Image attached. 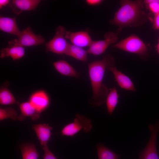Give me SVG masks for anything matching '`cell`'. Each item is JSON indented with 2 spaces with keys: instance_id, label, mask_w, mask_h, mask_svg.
I'll use <instances>...</instances> for the list:
<instances>
[{
  "instance_id": "8fae6325",
  "label": "cell",
  "mask_w": 159,
  "mask_h": 159,
  "mask_svg": "<svg viewBox=\"0 0 159 159\" xmlns=\"http://www.w3.org/2000/svg\"><path fill=\"white\" fill-rule=\"evenodd\" d=\"M40 1L39 0H13L10 1L9 4L13 12L19 14L24 11L34 9Z\"/></svg>"
},
{
  "instance_id": "83f0119b",
  "label": "cell",
  "mask_w": 159,
  "mask_h": 159,
  "mask_svg": "<svg viewBox=\"0 0 159 159\" xmlns=\"http://www.w3.org/2000/svg\"><path fill=\"white\" fill-rule=\"evenodd\" d=\"M10 1L9 0H0V9H1L4 6L9 4Z\"/></svg>"
},
{
  "instance_id": "484cf974",
  "label": "cell",
  "mask_w": 159,
  "mask_h": 159,
  "mask_svg": "<svg viewBox=\"0 0 159 159\" xmlns=\"http://www.w3.org/2000/svg\"><path fill=\"white\" fill-rule=\"evenodd\" d=\"M153 27L155 29L159 30V13L155 15L153 21Z\"/></svg>"
},
{
  "instance_id": "603a6c76",
  "label": "cell",
  "mask_w": 159,
  "mask_h": 159,
  "mask_svg": "<svg viewBox=\"0 0 159 159\" xmlns=\"http://www.w3.org/2000/svg\"><path fill=\"white\" fill-rule=\"evenodd\" d=\"M17 113L16 111L11 107L0 108V120L10 118L14 120H17Z\"/></svg>"
},
{
  "instance_id": "7a4b0ae2",
  "label": "cell",
  "mask_w": 159,
  "mask_h": 159,
  "mask_svg": "<svg viewBox=\"0 0 159 159\" xmlns=\"http://www.w3.org/2000/svg\"><path fill=\"white\" fill-rule=\"evenodd\" d=\"M143 1L122 0L121 6L110 23L119 27V30L127 26H137L144 22Z\"/></svg>"
},
{
  "instance_id": "ac0fdd59",
  "label": "cell",
  "mask_w": 159,
  "mask_h": 159,
  "mask_svg": "<svg viewBox=\"0 0 159 159\" xmlns=\"http://www.w3.org/2000/svg\"><path fill=\"white\" fill-rule=\"evenodd\" d=\"M87 50L83 48L69 43L65 54L83 62L88 60Z\"/></svg>"
},
{
  "instance_id": "7402d4cb",
  "label": "cell",
  "mask_w": 159,
  "mask_h": 159,
  "mask_svg": "<svg viewBox=\"0 0 159 159\" xmlns=\"http://www.w3.org/2000/svg\"><path fill=\"white\" fill-rule=\"evenodd\" d=\"M0 104L3 105L18 104L13 95L6 87L1 88L0 90Z\"/></svg>"
},
{
  "instance_id": "4fadbf2b",
  "label": "cell",
  "mask_w": 159,
  "mask_h": 159,
  "mask_svg": "<svg viewBox=\"0 0 159 159\" xmlns=\"http://www.w3.org/2000/svg\"><path fill=\"white\" fill-rule=\"evenodd\" d=\"M110 71L112 73L115 79L121 88L130 91L136 90L134 84L130 78L117 70L116 67L114 66L112 67Z\"/></svg>"
},
{
  "instance_id": "44dd1931",
  "label": "cell",
  "mask_w": 159,
  "mask_h": 159,
  "mask_svg": "<svg viewBox=\"0 0 159 159\" xmlns=\"http://www.w3.org/2000/svg\"><path fill=\"white\" fill-rule=\"evenodd\" d=\"M98 159H118L119 155L100 143L96 145Z\"/></svg>"
},
{
  "instance_id": "d6986e66",
  "label": "cell",
  "mask_w": 159,
  "mask_h": 159,
  "mask_svg": "<svg viewBox=\"0 0 159 159\" xmlns=\"http://www.w3.org/2000/svg\"><path fill=\"white\" fill-rule=\"evenodd\" d=\"M119 95L116 88L109 90L106 102L108 114L111 115L118 103Z\"/></svg>"
},
{
  "instance_id": "52a82bcc",
  "label": "cell",
  "mask_w": 159,
  "mask_h": 159,
  "mask_svg": "<svg viewBox=\"0 0 159 159\" xmlns=\"http://www.w3.org/2000/svg\"><path fill=\"white\" fill-rule=\"evenodd\" d=\"M102 40L93 41L87 50L88 54L98 55L103 53L112 44L116 42L118 39L117 35L112 32L105 34Z\"/></svg>"
},
{
  "instance_id": "277c9868",
  "label": "cell",
  "mask_w": 159,
  "mask_h": 159,
  "mask_svg": "<svg viewBox=\"0 0 159 159\" xmlns=\"http://www.w3.org/2000/svg\"><path fill=\"white\" fill-rule=\"evenodd\" d=\"M92 125L90 119L79 113L75 115L73 122L66 125L60 133L63 136L73 137L82 130L86 133L92 129Z\"/></svg>"
},
{
  "instance_id": "cb8c5ba5",
  "label": "cell",
  "mask_w": 159,
  "mask_h": 159,
  "mask_svg": "<svg viewBox=\"0 0 159 159\" xmlns=\"http://www.w3.org/2000/svg\"><path fill=\"white\" fill-rule=\"evenodd\" d=\"M143 2L155 15L159 13V0H145Z\"/></svg>"
},
{
  "instance_id": "ba28073f",
  "label": "cell",
  "mask_w": 159,
  "mask_h": 159,
  "mask_svg": "<svg viewBox=\"0 0 159 159\" xmlns=\"http://www.w3.org/2000/svg\"><path fill=\"white\" fill-rule=\"evenodd\" d=\"M65 37L69 39L72 44L82 48L89 47L93 41L86 31H67Z\"/></svg>"
},
{
  "instance_id": "3957f363",
  "label": "cell",
  "mask_w": 159,
  "mask_h": 159,
  "mask_svg": "<svg viewBox=\"0 0 159 159\" xmlns=\"http://www.w3.org/2000/svg\"><path fill=\"white\" fill-rule=\"evenodd\" d=\"M113 47L125 51L136 54L142 57L147 54V47L138 36L132 35L114 44Z\"/></svg>"
},
{
  "instance_id": "2e32d148",
  "label": "cell",
  "mask_w": 159,
  "mask_h": 159,
  "mask_svg": "<svg viewBox=\"0 0 159 159\" xmlns=\"http://www.w3.org/2000/svg\"><path fill=\"white\" fill-rule=\"evenodd\" d=\"M157 138L151 136L144 149L141 152L139 159H159L156 148Z\"/></svg>"
},
{
  "instance_id": "9c48e42d",
  "label": "cell",
  "mask_w": 159,
  "mask_h": 159,
  "mask_svg": "<svg viewBox=\"0 0 159 159\" xmlns=\"http://www.w3.org/2000/svg\"><path fill=\"white\" fill-rule=\"evenodd\" d=\"M40 112L46 110L50 103L49 97L44 91L40 90L32 94L29 101Z\"/></svg>"
},
{
  "instance_id": "8992f818",
  "label": "cell",
  "mask_w": 159,
  "mask_h": 159,
  "mask_svg": "<svg viewBox=\"0 0 159 159\" xmlns=\"http://www.w3.org/2000/svg\"><path fill=\"white\" fill-rule=\"evenodd\" d=\"M44 38L42 36L34 33L30 27L21 31L17 39L9 42V46H17L22 47L37 46L44 42Z\"/></svg>"
},
{
  "instance_id": "ffe728a7",
  "label": "cell",
  "mask_w": 159,
  "mask_h": 159,
  "mask_svg": "<svg viewBox=\"0 0 159 159\" xmlns=\"http://www.w3.org/2000/svg\"><path fill=\"white\" fill-rule=\"evenodd\" d=\"M22 159H38L39 154L33 143H26L21 146Z\"/></svg>"
},
{
  "instance_id": "e0dca14e",
  "label": "cell",
  "mask_w": 159,
  "mask_h": 159,
  "mask_svg": "<svg viewBox=\"0 0 159 159\" xmlns=\"http://www.w3.org/2000/svg\"><path fill=\"white\" fill-rule=\"evenodd\" d=\"M25 50L23 47L11 46L1 49L0 50V57L4 58L10 57L14 60H18L25 55Z\"/></svg>"
},
{
  "instance_id": "30bf717a",
  "label": "cell",
  "mask_w": 159,
  "mask_h": 159,
  "mask_svg": "<svg viewBox=\"0 0 159 159\" xmlns=\"http://www.w3.org/2000/svg\"><path fill=\"white\" fill-rule=\"evenodd\" d=\"M42 147L47 145L50 140L52 135L51 131L52 128L46 124H35L32 126Z\"/></svg>"
},
{
  "instance_id": "f1b7e54d",
  "label": "cell",
  "mask_w": 159,
  "mask_h": 159,
  "mask_svg": "<svg viewBox=\"0 0 159 159\" xmlns=\"http://www.w3.org/2000/svg\"><path fill=\"white\" fill-rule=\"evenodd\" d=\"M156 47L157 51L158 54H159V39L158 43L156 45Z\"/></svg>"
},
{
  "instance_id": "d4e9b609",
  "label": "cell",
  "mask_w": 159,
  "mask_h": 159,
  "mask_svg": "<svg viewBox=\"0 0 159 159\" xmlns=\"http://www.w3.org/2000/svg\"><path fill=\"white\" fill-rule=\"evenodd\" d=\"M42 148L44 151L43 159H57L49 150L47 145Z\"/></svg>"
},
{
  "instance_id": "9a60e30c",
  "label": "cell",
  "mask_w": 159,
  "mask_h": 159,
  "mask_svg": "<svg viewBox=\"0 0 159 159\" xmlns=\"http://www.w3.org/2000/svg\"><path fill=\"white\" fill-rule=\"evenodd\" d=\"M53 65L56 70L62 75L76 78L80 77V73L65 60L57 61L54 62Z\"/></svg>"
},
{
  "instance_id": "6da1fadb",
  "label": "cell",
  "mask_w": 159,
  "mask_h": 159,
  "mask_svg": "<svg viewBox=\"0 0 159 159\" xmlns=\"http://www.w3.org/2000/svg\"><path fill=\"white\" fill-rule=\"evenodd\" d=\"M115 61L111 55L105 56L102 59L88 64V73L92 91V96L89 103L95 107L102 105L106 102L109 90L103 83L106 69L110 70L114 66Z\"/></svg>"
},
{
  "instance_id": "7c38bea8",
  "label": "cell",
  "mask_w": 159,
  "mask_h": 159,
  "mask_svg": "<svg viewBox=\"0 0 159 159\" xmlns=\"http://www.w3.org/2000/svg\"><path fill=\"white\" fill-rule=\"evenodd\" d=\"M0 29L1 31L16 35L18 37L21 32L17 24L15 17H9L1 16Z\"/></svg>"
},
{
  "instance_id": "5b68a950",
  "label": "cell",
  "mask_w": 159,
  "mask_h": 159,
  "mask_svg": "<svg viewBox=\"0 0 159 159\" xmlns=\"http://www.w3.org/2000/svg\"><path fill=\"white\" fill-rule=\"evenodd\" d=\"M66 32L63 26H57L54 37L46 44V51L57 54H65L69 44L65 37Z\"/></svg>"
},
{
  "instance_id": "5bb4252c",
  "label": "cell",
  "mask_w": 159,
  "mask_h": 159,
  "mask_svg": "<svg viewBox=\"0 0 159 159\" xmlns=\"http://www.w3.org/2000/svg\"><path fill=\"white\" fill-rule=\"evenodd\" d=\"M20 115L18 116L17 120L22 121L25 117H30L33 121H36L40 117V113L29 102H24L19 104Z\"/></svg>"
},
{
  "instance_id": "4316f807",
  "label": "cell",
  "mask_w": 159,
  "mask_h": 159,
  "mask_svg": "<svg viewBox=\"0 0 159 159\" xmlns=\"http://www.w3.org/2000/svg\"><path fill=\"white\" fill-rule=\"evenodd\" d=\"M86 4L88 5L91 6H96L101 4L103 1L102 0H86Z\"/></svg>"
}]
</instances>
